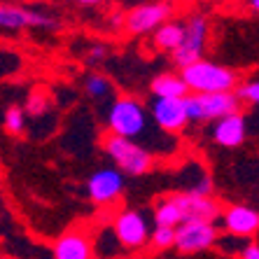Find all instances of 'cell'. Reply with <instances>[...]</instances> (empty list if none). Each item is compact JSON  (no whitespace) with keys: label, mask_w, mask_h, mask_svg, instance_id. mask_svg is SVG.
Masks as SVG:
<instances>
[{"label":"cell","mask_w":259,"mask_h":259,"mask_svg":"<svg viewBox=\"0 0 259 259\" xmlns=\"http://www.w3.org/2000/svg\"><path fill=\"white\" fill-rule=\"evenodd\" d=\"M182 79L192 94H231L238 87V72L205 59L185 68Z\"/></svg>","instance_id":"1"},{"label":"cell","mask_w":259,"mask_h":259,"mask_svg":"<svg viewBox=\"0 0 259 259\" xmlns=\"http://www.w3.org/2000/svg\"><path fill=\"white\" fill-rule=\"evenodd\" d=\"M150 112L136 96H119L108 108V128L112 136L138 140L150 128Z\"/></svg>","instance_id":"2"},{"label":"cell","mask_w":259,"mask_h":259,"mask_svg":"<svg viewBox=\"0 0 259 259\" xmlns=\"http://www.w3.org/2000/svg\"><path fill=\"white\" fill-rule=\"evenodd\" d=\"M103 150L124 175L138 178V175H145L154 166V154L145 145H140L138 140L121 138V136L110 133L108 138L103 140Z\"/></svg>","instance_id":"3"},{"label":"cell","mask_w":259,"mask_h":259,"mask_svg":"<svg viewBox=\"0 0 259 259\" xmlns=\"http://www.w3.org/2000/svg\"><path fill=\"white\" fill-rule=\"evenodd\" d=\"M208 35H210V26H208V19L203 14L194 12L185 19V40L173 54H170V61L175 66L185 70L192 63L203 59L205 45H208Z\"/></svg>","instance_id":"4"},{"label":"cell","mask_w":259,"mask_h":259,"mask_svg":"<svg viewBox=\"0 0 259 259\" xmlns=\"http://www.w3.org/2000/svg\"><path fill=\"white\" fill-rule=\"evenodd\" d=\"M192 121H217L227 115L238 112L241 98L236 91L231 94H189L185 98Z\"/></svg>","instance_id":"5"},{"label":"cell","mask_w":259,"mask_h":259,"mask_svg":"<svg viewBox=\"0 0 259 259\" xmlns=\"http://www.w3.org/2000/svg\"><path fill=\"white\" fill-rule=\"evenodd\" d=\"M175 12V5L170 0H150V3H140L133 10L126 12V26L131 35H150L157 28H161L166 21H170Z\"/></svg>","instance_id":"6"},{"label":"cell","mask_w":259,"mask_h":259,"mask_svg":"<svg viewBox=\"0 0 259 259\" xmlns=\"http://www.w3.org/2000/svg\"><path fill=\"white\" fill-rule=\"evenodd\" d=\"M0 28L3 30H56L59 21L54 14L33 7L0 3Z\"/></svg>","instance_id":"7"},{"label":"cell","mask_w":259,"mask_h":259,"mask_svg":"<svg viewBox=\"0 0 259 259\" xmlns=\"http://www.w3.org/2000/svg\"><path fill=\"white\" fill-rule=\"evenodd\" d=\"M112 234L124 250H138L150 243V222L140 210L124 208L112 217Z\"/></svg>","instance_id":"8"},{"label":"cell","mask_w":259,"mask_h":259,"mask_svg":"<svg viewBox=\"0 0 259 259\" xmlns=\"http://www.w3.org/2000/svg\"><path fill=\"white\" fill-rule=\"evenodd\" d=\"M126 189V175L121 173L117 166H105L89 175L87 180V196L94 205H112L121 199Z\"/></svg>","instance_id":"9"},{"label":"cell","mask_w":259,"mask_h":259,"mask_svg":"<svg viewBox=\"0 0 259 259\" xmlns=\"http://www.w3.org/2000/svg\"><path fill=\"white\" fill-rule=\"evenodd\" d=\"M178 241H175V250H180L182 254H196L203 250H210L220 241V231H217L215 222H199V220H189V222L178 227Z\"/></svg>","instance_id":"10"},{"label":"cell","mask_w":259,"mask_h":259,"mask_svg":"<svg viewBox=\"0 0 259 259\" xmlns=\"http://www.w3.org/2000/svg\"><path fill=\"white\" fill-rule=\"evenodd\" d=\"M150 115L154 124L170 136H178L192 124L185 98H154L150 105Z\"/></svg>","instance_id":"11"},{"label":"cell","mask_w":259,"mask_h":259,"mask_svg":"<svg viewBox=\"0 0 259 259\" xmlns=\"http://www.w3.org/2000/svg\"><path fill=\"white\" fill-rule=\"evenodd\" d=\"M178 205H180L185 222L189 220H199V222H217L222 217V208L212 196H199V194H187V192H178L173 194Z\"/></svg>","instance_id":"12"},{"label":"cell","mask_w":259,"mask_h":259,"mask_svg":"<svg viewBox=\"0 0 259 259\" xmlns=\"http://www.w3.org/2000/svg\"><path fill=\"white\" fill-rule=\"evenodd\" d=\"M222 227L229 236H238V238H252L259 231V210L250 208V205H229L222 212Z\"/></svg>","instance_id":"13"},{"label":"cell","mask_w":259,"mask_h":259,"mask_svg":"<svg viewBox=\"0 0 259 259\" xmlns=\"http://www.w3.org/2000/svg\"><path fill=\"white\" fill-rule=\"evenodd\" d=\"M52 254L54 259H94V241L84 231L70 229L54 241Z\"/></svg>","instance_id":"14"},{"label":"cell","mask_w":259,"mask_h":259,"mask_svg":"<svg viewBox=\"0 0 259 259\" xmlns=\"http://www.w3.org/2000/svg\"><path fill=\"white\" fill-rule=\"evenodd\" d=\"M245 138H247V119L241 112H234V115H227L222 119L212 121V140L220 147L234 150V147L245 143Z\"/></svg>","instance_id":"15"},{"label":"cell","mask_w":259,"mask_h":259,"mask_svg":"<svg viewBox=\"0 0 259 259\" xmlns=\"http://www.w3.org/2000/svg\"><path fill=\"white\" fill-rule=\"evenodd\" d=\"M150 91L154 98H187L192 91H189L187 82L182 79V75H175V72H161L152 79Z\"/></svg>","instance_id":"16"},{"label":"cell","mask_w":259,"mask_h":259,"mask_svg":"<svg viewBox=\"0 0 259 259\" xmlns=\"http://www.w3.org/2000/svg\"><path fill=\"white\" fill-rule=\"evenodd\" d=\"M152 222H154V227H170V229H178L180 224H185V215H182L180 205H178L173 194L170 196H159L154 201Z\"/></svg>","instance_id":"17"},{"label":"cell","mask_w":259,"mask_h":259,"mask_svg":"<svg viewBox=\"0 0 259 259\" xmlns=\"http://www.w3.org/2000/svg\"><path fill=\"white\" fill-rule=\"evenodd\" d=\"M182 40H185V21H175V19L166 21L161 28L152 33V45L161 52H170V54L180 47Z\"/></svg>","instance_id":"18"},{"label":"cell","mask_w":259,"mask_h":259,"mask_svg":"<svg viewBox=\"0 0 259 259\" xmlns=\"http://www.w3.org/2000/svg\"><path fill=\"white\" fill-rule=\"evenodd\" d=\"M84 91H87V96L89 98L101 101V98H108L110 94H112V82H110L105 75L91 72V75L84 77Z\"/></svg>","instance_id":"19"},{"label":"cell","mask_w":259,"mask_h":259,"mask_svg":"<svg viewBox=\"0 0 259 259\" xmlns=\"http://www.w3.org/2000/svg\"><path fill=\"white\" fill-rule=\"evenodd\" d=\"M3 126H5V131L10 136H21L26 128V110L21 105H17V103L10 105L5 110V117H3Z\"/></svg>","instance_id":"20"},{"label":"cell","mask_w":259,"mask_h":259,"mask_svg":"<svg viewBox=\"0 0 259 259\" xmlns=\"http://www.w3.org/2000/svg\"><path fill=\"white\" fill-rule=\"evenodd\" d=\"M175 241H178V231L170 229V227H154L150 236V245L154 250H168V247H175Z\"/></svg>","instance_id":"21"},{"label":"cell","mask_w":259,"mask_h":259,"mask_svg":"<svg viewBox=\"0 0 259 259\" xmlns=\"http://www.w3.org/2000/svg\"><path fill=\"white\" fill-rule=\"evenodd\" d=\"M24 110H26V115H30V117L45 115V112L49 110V96L45 94V91H33V94L28 96V101H26Z\"/></svg>","instance_id":"22"},{"label":"cell","mask_w":259,"mask_h":259,"mask_svg":"<svg viewBox=\"0 0 259 259\" xmlns=\"http://www.w3.org/2000/svg\"><path fill=\"white\" fill-rule=\"evenodd\" d=\"M236 94H238V98H241L243 103L257 108L259 105V79H247V82L238 84V91H236Z\"/></svg>","instance_id":"23"},{"label":"cell","mask_w":259,"mask_h":259,"mask_svg":"<svg viewBox=\"0 0 259 259\" xmlns=\"http://www.w3.org/2000/svg\"><path fill=\"white\" fill-rule=\"evenodd\" d=\"M108 56H110V47H108V45H101V42L89 45V47H87V52H84V61H87V63H91V66L103 63Z\"/></svg>","instance_id":"24"},{"label":"cell","mask_w":259,"mask_h":259,"mask_svg":"<svg viewBox=\"0 0 259 259\" xmlns=\"http://www.w3.org/2000/svg\"><path fill=\"white\" fill-rule=\"evenodd\" d=\"M238 259H259V243H247L241 250Z\"/></svg>","instance_id":"25"},{"label":"cell","mask_w":259,"mask_h":259,"mask_svg":"<svg viewBox=\"0 0 259 259\" xmlns=\"http://www.w3.org/2000/svg\"><path fill=\"white\" fill-rule=\"evenodd\" d=\"M75 3L82 7H96V5H101V3H105V0H75Z\"/></svg>","instance_id":"26"},{"label":"cell","mask_w":259,"mask_h":259,"mask_svg":"<svg viewBox=\"0 0 259 259\" xmlns=\"http://www.w3.org/2000/svg\"><path fill=\"white\" fill-rule=\"evenodd\" d=\"M245 5L252 10V12H257L259 14V0H245Z\"/></svg>","instance_id":"27"}]
</instances>
